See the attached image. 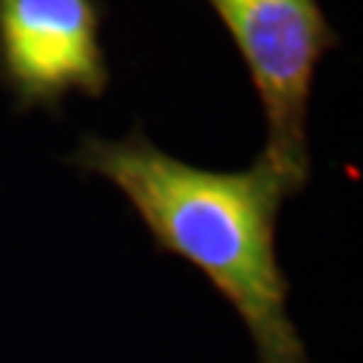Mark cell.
I'll use <instances>...</instances> for the list:
<instances>
[{
  "label": "cell",
  "instance_id": "6da1fadb",
  "mask_svg": "<svg viewBox=\"0 0 363 363\" xmlns=\"http://www.w3.org/2000/svg\"><path fill=\"white\" fill-rule=\"evenodd\" d=\"M67 164L113 183L154 237L208 277L245 323L259 363H310L288 312L277 218L301 194L264 154L245 169H205L169 156L138 124L121 140L84 135Z\"/></svg>",
  "mask_w": 363,
  "mask_h": 363
},
{
  "label": "cell",
  "instance_id": "3957f363",
  "mask_svg": "<svg viewBox=\"0 0 363 363\" xmlns=\"http://www.w3.org/2000/svg\"><path fill=\"white\" fill-rule=\"evenodd\" d=\"M103 0H0V86L19 113H60L67 94L111 86Z\"/></svg>",
  "mask_w": 363,
  "mask_h": 363
},
{
  "label": "cell",
  "instance_id": "7a4b0ae2",
  "mask_svg": "<svg viewBox=\"0 0 363 363\" xmlns=\"http://www.w3.org/2000/svg\"><path fill=\"white\" fill-rule=\"evenodd\" d=\"M247 67L267 118L261 154L304 191L310 181L307 111L318 65L339 46L318 0H205Z\"/></svg>",
  "mask_w": 363,
  "mask_h": 363
}]
</instances>
